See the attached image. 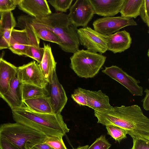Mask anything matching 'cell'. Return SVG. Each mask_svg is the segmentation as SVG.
<instances>
[{
  "instance_id": "6da1fadb",
  "label": "cell",
  "mask_w": 149,
  "mask_h": 149,
  "mask_svg": "<svg viewBox=\"0 0 149 149\" xmlns=\"http://www.w3.org/2000/svg\"><path fill=\"white\" fill-rule=\"evenodd\" d=\"M97 123L113 125L125 130L132 138L149 141V119L137 105L113 107L110 110L94 111Z\"/></svg>"
},
{
  "instance_id": "7a4b0ae2",
  "label": "cell",
  "mask_w": 149,
  "mask_h": 149,
  "mask_svg": "<svg viewBox=\"0 0 149 149\" xmlns=\"http://www.w3.org/2000/svg\"><path fill=\"white\" fill-rule=\"evenodd\" d=\"M14 120L40 131L47 136L63 137L70 129L59 114L41 113L34 112L26 106L11 109Z\"/></svg>"
},
{
  "instance_id": "3957f363",
  "label": "cell",
  "mask_w": 149,
  "mask_h": 149,
  "mask_svg": "<svg viewBox=\"0 0 149 149\" xmlns=\"http://www.w3.org/2000/svg\"><path fill=\"white\" fill-rule=\"evenodd\" d=\"M32 25L34 28H45L53 32L61 40L59 47L64 51L74 53L79 50L77 29L72 24L68 15L52 13L41 18H34Z\"/></svg>"
},
{
  "instance_id": "277c9868",
  "label": "cell",
  "mask_w": 149,
  "mask_h": 149,
  "mask_svg": "<svg viewBox=\"0 0 149 149\" xmlns=\"http://www.w3.org/2000/svg\"><path fill=\"white\" fill-rule=\"evenodd\" d=\"M0 136L20 149H30L36 145L44 143L47 136L40 131L16 122L1 124Z\"/></svg>"
},
{
  "instance_id": "5b68a950",
  "label": "cell",
  "mask_w": 149,
  "mask_h": 149,
  "mask_svg": "<svg viewBox=\"0 0 149 149\" xmlns=\"http://www.w3.org/2000/svg\"><path fill=\"white\" fill-rule=\"evenodd\" d=\"M106 58L102 54L79 49L70 57V67L79 77L92 78L99 73Z\"/></svg>"
},
{
  "instance_id": "8992f818",
  "label": "cell",
  "mask_w": 149,
  "mask_h": 149,
  "mask_svg": "<svg viewBox=\"0 0 149 149\" xmlns=\"http://www.w3.org/2000/svg\"><path fill=\"white\" fill-rule=\"evenodd\" d=\"M77 33L80 44L87 50L101 54L108 50L106 35L87 26L77 29Z\"/></svg>"
},
{
  "instance_id": "52a82bcc",
  "label": "cell",
  "mask_w": 149,
  "mask_h": 149,
  "mask_svg": "<svg viewBox=\"0 0 149 149\" xmlns=\"http://www.w3.org/2000/svg\"><path fill=\"white\" fill-rule=\"evenodd\" d=\"M137 25L133 18L121 16L103 17L97 19L93 23L95 30L106 36L113 34L125 27Z\"/></svg>"
},
{
  "instance_id": "ba28073f",
  "label": "cell",
  "mask_w": 149,
  "mask_h": 149,
  "mask_svg": "<svg viewBox=\"0 0 149 149\" xmlns=\"http://www.w3.org/2000/svg\"><path fill=\"white\" fill-rule=\"evenodd\" d=\"M17 77L22 84L41 88L47 87L48 84L42 74L39 64L34 61L17 67Z\"/></svg>"
},
{
  "instance_id": "9c48e42d",
  "label": "cell",
  "mask_w": 149,
  "mask_h": 149,
  "mask_svg": "<svg viewBox=\"0 0 149 149\" xmlns=\"http://www.w3.org/2000/svg\"><path fill=\"white\" fill-rule=\"evenodd\" d=\"M94 14L89 0H77L70 8L68 15L72 24L77 28L87 26Z\"/></svg>"
},
{
  "instance_id": "30bf717a",
  "label": "cell",
  "mask_w": 149,
  "mask_h": 149,
  "mask_svg": "<svg viewBox=\"0 0 149 149\" xmlns=\"http://www.w3.org/2000/svg\"><path fill=\"white\" fill-rule=\"evenodd\" d=\"M102 72L118 81L127 88L133 96H142L143 88L139 86V81L129 75L116 65L105 67Z\"/></svg>"
},
{
  "instance_id": "8fae6325",
  "label": "cell",
  "mask_w": 149,
  "mask_h": 149,
  "mask_svg": "<svg viewBox=\"0 0 149 149\" xmlns=\"http://www.w3.org/2000/svg\"><path fill=\"white\" fill-rule=\"evenodd\" d=\"M48 97L54 113H61L66 104L68 98L62 85L59 82L55 71L50 83L48 84Z\"/></svg>"
},
{
  "instance_id": "7c38bea8",
  "label": "cell",
  "mask_w": 149,
  "mask_h": 149,
  "mask_svg": "<svg viewBox=\"0 0 149 149\" xmlns=\"http://www.w3.org/2000/svg\"><path fill=\"white\" fill-rule=\"evenodd\" d=\"M18 6L19 9L36 18L52 13L48 2L46 0H20Z\"/></svg>"
},
{
  "instance_id": "4fadbf2b",
  "label": "cell",
  "mask_w": 149,
  "mask_h": 149,
  "mask_svg": "<svg viewBox=\"0 0 149 149\" xmlns=\"http://www.w3.org/2000/svg\"><path fill=\"white\" fill-rule=\"evenodd\" d=\"M32 42L25 29H14L12 31L8 48L13 53L19 56L25 55Z\"/></svg>"
},
{
  "instance_id": "5bb4252c",
  "label": "cell",
  "mask_w": 149,
  "mask_h": 149,
  "mask_svg": "<svg viewBox=\"0 0 149 149\" xmlns=\"http://www.w3.org/2000/svg\"><path fill=\"white\" fill-rule=\"evenodd\" d=\"M94 14L103 17H113L121 9L124 0H89Z\"/></svg>"
},
{
  "instance_id": "9a60e30c",
  "label": "cell",
  "mask_w": 149,
  "mask_h": 149,
  "mask_svg": "<svg viewBox=\"0 0 149 149\" xmlns=\"http://www.w3.org/2000/svg\"><path fill=\"white\" fill-rule=\"evenodd\" d=\"M0 50L8 48L12 31L17 23L11 11L0 13Z\"/></svg>"
},
{
  "instance_id": "2e32d148",
  "label": "cell",
  "mask_w": 149,
  "mask_h": 149,
  "mask_svg": "<svg viewBox=\"0 0 149 149\" xmlns=\"http://www.w3.org/2000/svg\"><path fill=\"white\" fill-rule=\"evenodd\" d=\"M106 39L108 50L114 54L121 53L129 49L132 41L130 33L125 30L107 36Z\"/></svg>"
},
{
  "instance_id": "e0dca14e",
  "label": "cell",
  "mask_w": 149,
  "mask_h": 149,
  "mask_svg": "<svg viewBox=\"0 0 149 149\" xmlns=\"http://www.w3.org/2000/svg\"><path fill=\"white\" fill-rule=\"evenodd\" d=\"M22 84L17 76L14 77L11 81L8 91L1 97L11 109L26 106L22 99Z\"/></svg>"
},
{
  "instance_id": "ac0fdd59",
  "label": "cell",
  "mask_w": 149,
  "mask_h": 149,
  "mask_svg": "<svg viewBox=\"0 0 149 149\" xmlns=\"http://www.w3.org/2000/svg\"><path fill=\"white\" fill-rule=\"evenodd\" d=\"M86 96L87 106L94 111H102L112 109L109 97L101 90L93 91L83 89Z\"/></svg>"
},
{
  "instance_id": "d6986e66",
  "label": "cell",
  "mask_w": 149,
  "mask_h": 149,
  "mask_svg": "<svg viewBox=\"0 0 149 149\" xmlns=\"http://www.w3.org/2000/svg\"><path fill=\"white\" fill-rule=\"evenodd\" d=\"M17 68L3 58L0 60V97L8 90L11 80L17 76Z\"/></svg>"
},
{
  "instance_id": "ffe728a7",
  "label": "cell",
  "mask_w": 149,
  "mask_h": 149,
  "mask_svg": "<svg viewBox=\"0 0 149 149\" xmlns=\"http://www.w3.org/2000/svg\"><path fill=\"white\" fill-rule=\"evenodd\" d=\"M43 48L44 55L39 65L43 75L49 84L51 82L54 72L56 71L57 63L49 45L44 43Z\"/></svg>"
},
{
  "instance_id": "44dd1931",
  "label": "cell",
  "mask_w": 149,
  "mask_h": 149,
  "mask_svg": "<svg viewBox=\"0 0 149 149\" xmlns=\"http://www.w3.org/2000/svg\"><path fill=\"white\" fill-rule=\"evenodd\" d=\"M23 102L28 108L34 112L54 114L48 96L27 99Z\"/></svg>"
},
{
  "instance_id": "7402d4cb",
  "label": "cell",
  "mask_w": 149,
  "mask_h": 149,
  "mask_svg": "<svg viewBox=\"0 0 149 149\" xmlns=\"http://www.w3.org/2000/svg\"><path fill=\"white\" fill-rule=\"evenodd\" d=\"M143 0H124L120 11L121 16L136 18L139 15L140 8Z\"/></svg>"
},
{
  "instance_id": "603a6c76",
  "label": "cell",
  "mask_w": 149,
  "mask_h": 149,
  "mask_svg": "<svg viewBox=\"0 0 149 149\" xmlns=\"http://www.w3.org/2000/svg\"><path fill=\"white\" fill-rule=\"evenodd\" d=\"M34 18L29 15L20 16L17 18V25L21 29L26 30L31 41L39 46L40 39L37 36L32 25Z\"/></svg>"
},
{
  "instance_id": "cb8c5ba5",
  "label": "cell",
  "mask_w": 149,
  "mask_h": 149,
  "mask_svg": "<svg viewBox=\"0 0 149 149\" xmlns=\"http://www.w3.org/2000/svg\"><path fill=\"white\" fill-rule=\"evenodd\" d=\"M22 95L23 101L27 99L48 97L49 92L47 87L41 88L36 86L22 84Z\"/></svg>"
},
{
  "instance_id": "d4e9b609",
  "label": "cell",
  "mask_w": 149,
  "mask_h": 149,
  "mask_svg": "<svg viewBox=\"0 0 149 149\" xmlns=\"http://www.w3.org/2000/svg\"><path fill=\"white\" fill-rule=\"evenodd\" d=\"M33 28L37 36L40 39L56 43L59 46L61 44L60 39L51 30L44 28Z\"/></svg>"
},
{
  "instance_id": "484cf974",
  "label": "cell",
  "mask_w": 149,
  "mask_h": 149,
  "mask_svg": "<svg viewBox=\"0 0 149 149\" xmlns=\"http://www.w3.org/2000/svg\"><path fill=\"white\" fill-rule=\"evenodd\" d=\"M107 134L110 136L116 141L120 142L127 138V133L123 129L113 125L106 126Z\"/></svg>"
},
{
  "instance_id": "4316f807",
  "label": "cell",
  "mask_w": 149,
  "mask_h": 149,
  "mask_svg": "<svg viewBox=\"0 0 149 149\" xmlns=\"http://www.w3.org/2000/svg\"><path fill=\"white\" fill-rule=\"evenodd\" d=\"M44 52L43 47L29 45L25 55L34 59L39 64L42 59Z\"/></svg>"
},
{
  "instance_id": "83f0119b",
  "label": "cell",
  "mask_w": 149,
  "mask_h": 149,
  "mask_svg": "<svg viewBox=\"0 0 149 149\" xmlns=\"http://www.w3.org/2000/svg\"><path fill=\"white\" fill-rule=\"evenodd\" d=\"M59 136H47L44 142L53 149H68L62 139Z\"/></svg>"
},
{
  "instance_id": "f1b7e54d",
  "label": "cell",
  "mask_w": 149,
  "mask_h": 149,
  "mask_svg": "<svg viewBox=\"0 0 149 149\" xmlns=\"http://www.w3.org/2000/svg\"><path fill=\"white\" fill-rule=\"evenodd\" d=\"M73 0H51L47 2L57 11L66 12L71 7Z\"/></svg>"
},
{
  "instance_id": "f546056e",
  "label": "cell",
  "mask_w": 149,
  "mask_h": 149,
  "mask_svg": "<svg viewBox=\"0 0 149 149\" xmlns=\"http://www.w3.org/2000/svg\"><path fill=\"white\" fill-rule=\"evenodd\" d=\"M111 144L106 139L105 136L101 135L87 149H109Z\"/></svg>"
},
{
  "instance_id": "4dcf8cb0",
  "label": "cell",
  "mask_w": 149,
  "mask_h": 149,
  "mask_svg": "<svg viewBox=\"0 0 149 149\" xmlns=\"http://www.w3.org/2000/svg\"><path fill=\"white\" fill-rule=\"evenodd\" d=\"M71 97L80 105L87 106L86 96L83 88L79 87L76 89L72 94Z\"/></svg>"
},
{
  "instance_id": "1f68e13d",
  "label": "cell",
  "mask_w": 149,
  "mask_h": 149,
  "mask_svg": "<svg viewBox=\"0 0 149 149\" xmlns=\"http://www.w3.org/2000/svg\"><path fill=\"white\" fill-rule=\"evenodd\" d=\"M20 0H0V13L11 11L18 6Z\"/></svg>"
},
{
  "instance_id": "d6a6232c",
  "label": "cell",
  "mask_w": 149,
  "mask_h": 149,
  "mask_svg": "<svg viewBox=\"0 0 149 149\" xmlns=\"http://www.w3.org/2000/svg\"><path fill=\"white\" fill-rule=\"evenodd\" d=\"M149 0H143L140 10L139 15L143 21L149 26Z\"/></svg>"
},
{
  "instance_id": "836d02e7",
  "label": "cell",
  "mask_w": 149,
  "mask_h": 149,
  "mask_svg": "<svg viewBox=\"0 0 149 149\" xmlns=\"http://www.w3.org/2000/svg\"><path fill=\"white\" fill-rule=\"evenodd\" d=\"M133 145L130 149H149V141L133 138Z\"/></svg>"
},
{
  "instance_id": "e575fe53",
  "label": "cell",
  "mask_w": 149,
  "mask_h": 149,
  "mask_svg": "<svg viewBox=\"0 0 149 149\" xmlns=\"http://www.w3.org/2000/svg\"><path fill=\"white\" fill-rule=\"evenodd\" d=\"M0 149H20L6 139L0 136Z\"/></svg>"
},
{
  "instance_id": "d590c367",
  "label": "cell",
  "mask_w": 149,
  "mask_h": 149,
  "mask_svg": "<svg viewBox=\"0 0 149 149\" xmlns=\"http://www.w3.org/2000/svg\"><path fill=\"white\" fill-rule=\"evenodd\" d=\"M146 95L144 98L142 100L143 107L144 109L146 111L149 110V90L146 88L144 90Z\"/></svg>"
},
{
  "instance_id": "8d00e7d4",
  "label": "cell",
  "mask_w": 149,
  "mask_h": 149,
  "mask_svg": "<svg viewBox=\"0 0 149 149\" xmlns=\"http://www.w3.org/2000/svg\"><path fill=\"white\" fill-rule=\"evenodd\" d=\"M30 149H53L46 143H43L36 145Z\"/></svg>"
},
{
  "instance_id": "74e56055",
  "label": "cell",
  "mask_w": 149,
  "mask_h": 149,
  "mask_svg": "<svg viewBox=\"0 0 149 149\" xmlns=\"http://www.w3.org/2000/svg\"><path fill=\"white\" fill-rule=\"evenodd\" d=\"M89 147L88 145H87L84 146H79L77 148L74 149H87Z\"/></svg>"
},
{
  "instance_id": "f35d334b",
  "label": "cell",
  "mask_w": 149,
  "mask_h": 149,
  "mask_svg": "<svg viewBox=\"0 0 149 149\" xmlns=\"http://www.w3.org/2000/svg\"><path fill=\"white\" fill-rule=\"evenodd\" d=\"M4 55V52H0V60L1 58H3Z\"/></svg>"
}]
</instances>
